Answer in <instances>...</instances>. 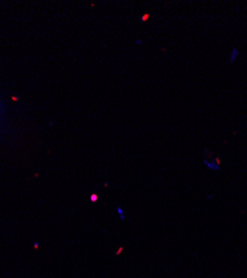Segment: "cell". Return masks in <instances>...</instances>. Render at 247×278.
Wrapping results in <instances>:
<instances>
[{"mask_svg": "<svg viewBox=\"0 0 247 278\" xmlns=\"http://www.w3.org/2000/svg\"><path fill=\"white\" fill-rule=\"evenodd\" d=\"M91 200H93V202H95V200H96V196H95V195H94V196H91Z\"/></svg>", "mask_w": 247, "mask_h": 278, "instance_id": "cell-4", "label": "cell"}, {"mask_svg": "<svg viewBox=\"0 0 247 278\" xmlns=\"http://www.w3.org/2000/svg\"><path fill=\"white\" fill-rule=\"evenodd\" d=\"M204 164H205V166H206L208 169H210V170H219V168H221L219 160H217L216 163H214V161H209L207 159H205V160H204Z\"/></svg>", "mask_w": 247, "mask_h": 278, "instance_id": "cell-1", "label": "cell"}, {"mask_svg": "<svg viewBox=\"0 0 247 278\" xmlns=\"http://www.w3.org/2000/svg\"><path fill=\"white\" fill-rule=\"evenodd\" d=\"M118 213H119V215H120V219H124L125 217H124V214H122V210H121V208H119V207H118Z\"/></svg>", "mask_w": 247, "mask_h": 278, "instance_id": "cell-3", "label": "cell"}, {"mask_svg": "<svg viewBox=\"0 0 247 278\" xmlns=\"http://www.w3.org/2000/svg\"><path fill=\"white\" fill-rule=\"evenodd\" d=\"M239 56V50L237 49V48H232V50H230V54H229V58H228V60H229V63H234L235 60L237 59V57Z\"/></svg>", "mask_w": 247, "mask_h": 278, "instance_id": "cell-2", "label": "cell"}]
</instances>
